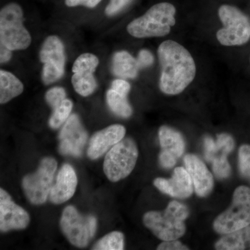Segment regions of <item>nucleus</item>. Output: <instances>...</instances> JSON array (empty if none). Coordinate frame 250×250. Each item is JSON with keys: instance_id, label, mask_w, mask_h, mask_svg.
<instances>
[{"instance_id": "nucleus-1", "label": "nucleus", "mask_w": 250, "mask_h": 250, "mask_svg": "<svg viewBox=\"0 0 250 250\" xmlns=\"http://www.w3.org/2000/svg\"><path fill=\"white\" fill-rule=\"evenodd\" d=\"M158 56L162 68L159 82L161 91L170 95L182 93L196 75L191 54L178 42L168 40L159 45Z\"/></svg>"}, {"instance_id": "nucleus-2", "label": "nucleus", "mask_w": 250, "mask_h": 250, "mask_svg": "<svg viewBox=\"0 0 250 250\" xmlns=\"http://www.w3.org/2000/svg\"><path fill=\"white\" fill-rule=\"evenodd\" d=\"M189 210L184 204L172 201L164 211H149L143 218L145 226L163 241L177 240L187 231L185 221Z\"/></svg>"}, {"instance_id": "nucleus-3", "label": "nucleus", "mask_w": 250, "mask_h": 250, "mask_svg": "<svg viewBox=\"0 0 250 250\" xmlns=\"http://www.w3.org/2000/svg\"><path fill=\"white\" fill-rule=\"evenodd\" d=\"M175 14L173 5L159 3L152 6L143 16L130 22L126 30L130 35L138 39L165 36L175 24Z\"/></svg>"}, {"instance_id": "nucleus-4", "label": "nucleus", "mask_w": 250, "mask_h": 250, "mask_svg": "<svg viewBox=\"0 0 250 250\" xmlns=\"http://www.w3.org/2000/svg\"><path fill=\"white\" fill-rule=\"evenodd\" d=\"M24 13L17 3H9L0 11V42L11 50H23L31 45V37L23 25Z\"/></svg>"}, {"instance_id": "nucleus-5", "label": "nucleus", "mask_w": 250, "mask_h": 250, "mask_svg": "<svg viewBox=\"0 0 250 250\" xmlns=\"http://www.w3.org/2000/svg\"><path fill=\"white\" fill-rule=\"evenodd\" d=\"M250 225V188L237 187L233 194L231 206L218 215L213 223L218 234H228Z\"/></svg>"}, {"instance_id": "nucleus-6", "label": "nucleus", "mask_w": 250, "mask_h": 250, "mask_svg": "<svg viewBox=\"0 0 250 250\" xmlns=\"http://www.w3.org/2000/svg\"><path fill=\"white\" fill-rule=\"evenodd\" d=\"M139 149L134 140L126 138L111 148L104 162V172L112 182L127 177L134 170Z\"/></svg>"}, {"instance_id": "nucleus-7", "label": "nucleus", "mask_w": 250, "mask_h": 250, "mask_svg": "<svg viewBox=\"0 0 250 250\" xmlns=\"http://www.w3.org/2000/svg\"><path fill=\"white\" fill-rule=\"evenodd\" d=\"M223 27L217 32V39L225 46H239L250 39V20L239 9L223 5L218 10Z\"/></svg>"}, {"instance_id": "nucleus-8", "label": "nucleus", "mask_w": 250, "mask_h": 250, "mask_svg": "<svg viewBox=\"0 0 250 250\" xmlns=\"http://www.w3.org/2000/svg\"><path fill=\"white\" fill-rule=\"evenodd\" d=\"M62 233L72 246L85 248L95 236L97 219L93 215H82L73 206H67L60 220Z\"/></svg>"}, {"instance_id": "nucleus-9", "label": "nucleus", "mask_w": 250, "mask_h": 250, "mask_svg": "<svg viewBox=\"0 0 250 250\" xmlns=\"http://www.w3.org/2000/svg\"><path fill=\"white\" fill-rule=\"evenodd\" d=\"M57 162L54 158L45 157L34 173L28 174L22 180L26 197L33 205H41L47 201L52 186Z\"/></svg>"}, {"instance_id": "nucleus-10", "label": "nucleus", "mask_w": 250, "mask_h": 250, "mask_svg": "<svg viewBox=\"0 0 250 250\" xmlns=\"http://www.w3.org/2000/svg\"><path fill=\"white\" fill-rule=\"evenodd\" d=\"M40 59L44 64L42 80L45 84L54 83L62 78L65 67V52L62 41L57 36H48L44 41Z\"/></svg>"}, {"instance_id": "nucleus-11", "label": "nucleus", "mask_w": 250, "mask_h": 250, "mask_svg": "<svg viewBox=\"0 0 250 250\" xmlns=\"http://www.w3.org/2000/svg\"><path fill=\"white\" fill-rule=\"evenodd\" d=\"M99 65V59L93 54H82L74 62L72 83L74 89L83 97L89 96L97 88L93 73Z\"/></svg>"}, {"instance_id": "nucleus-12", "label": "nucleus", "mask_w": 250, "mask_h": 250, "mask_svg": "<svg viewBox=\"0 0 250 250\" xmlns=\"http://www.w3.org/2000/svg\"><path fill=\"white\" fill-rule=\"evenodd\" d=\"M59 139L61 154L74 156L82 155L88 139V134L77 114L69 117L61 130Z\"/></svg>"}, {"instance_id": "nucleus-13", "label": "nucleus", "mask_w": 250, "mask_h": 250, "mask_svg": "<svg viewBox=\"0 0 250 250\" xmlns=\"http://www.w3.org/2000/svg\"><path fill=\"white\" fill-rule=\"evenodd\" d=\"M30 222L27 211L12 200L7 192L0 189V230L7 232L11 230L24 229Z\"/></svg>"}, {"instance_id": "nucleus-14", "label": "nucleus", "mask_w": 250, "mask_h": 250, "mask_svg": "<svg viewBox=\"0 0 250 250\" xmlns=\"http://www.w3.org/2000/svg\"><path fill=\"white\" fill-rule=\"evenodd\" d=\"M154 187L163 193L178 199H187L193 192V183L187 169L177 167L174 169L172 178H156Z\"/></svg>"}, {"instance_id": "nucleus-15", "label": "nucleus", "mask_w": 250, "mask_h": 250, "mask_svg": "<svg viewBox=\"0 0 250 250\" xmlns=\"http://www.w3.org/2000/svg\"><path fill=\"white\" fill-rule=\"evenodd\" d=\"M186 169L191 177L197 195L206 197L210 195L214 187V181L203 161L195 154H189L184 157Z\"/></svg>"}, {"instance_id": "nucleus-16", "label": "nucleus", "mask_w": 250, "mask_h": 250, "mask_svg": "<svg viewBox=\"0 0 250 250\" xmlns=\"http://www.w3.org/2000/svg\"><path fill=\"white\" fill-rule=\"evenodd\" d=\"M126 129L121 125H112L95 133L90 140L88 157L95 160L101 157L110 148L124 139Z\"/></svg>"}, {"instance_id": "nucleus-17", "label": "nucleus", "mask_w": 250, "mask_h": 250, "mask_svg": "<svg viewBox=\"0 0 250 250\" xmlns=\"http://www.w3.org/2000/svg\"><path fill=\"white\" fill-rule=\"evenodd\" d=\"M77 183V174L73 167L69 164H64L59 170L55 184L49 192V200L55 205L67 202L75 194Z\"/></svg>"}, {"instance_id": "nucleus-18", "label": "nucleus", "mask_w": 250, "mask_h": 250, "mask_svg": "<svg viewBox=\"0 0 250 250\" xmlns=\"http://www.w3.org/2000/svg\"><path fill=\"white\" fill-rule=\"evenodd\" d=\"M206 160L213 163L218 160L228 159V156L235 147V141L232 136L228 134H220L217 136V141L207 136L204 140Z\"/></svg>"}, {"instance_id": "nucleus-19", "label": "nucleus", "mask_w": 250, "mask_h": 250, "mask_svg": "<svg viewBox=\"0 0 250 250\" xmlns=\"http://www.w3.org/2000/svg\"><path fill=\"white\" fill-rule=\"evenodd\" d=\"M159 143L161 152L172 154L179 159L185 150V141L182 135L177 130L167 126H161L159 130Z\"/></svg>"}, {"instance_id": "nucleus-20", "label": "nucleus", "mask_w": 250, "mask_h": 250, "mask_svg": "<svg viewBox=\"0 0 250 250\" xmlns=\"http://www.w3.org/2000/svg\"><path fill=\"white\" fill-rule=\"evenodd\" d=\"M218 250H250V225L220 238L215 245Z\"/></svg>"}, {"instance_id": "nucleus-21", "label": "nucleus", "mask_w": 250, "mask_h": 250, "mask_svg": "<svg viewBox=\"0 0 250 250\" xmlns=\"http://www.w3.org/2000/svg\"><path fill=\"white\" fill-rule=\"evenodd\" d=\"M139 69L137 60L126 51L116 52L113 56L112 70L116 76L134 79L137 76Z\"/></svg>"}, {"instance_id": "nucleus-22", "label": "nucleus", "mask_w": 250, "mask_h": 250, "mask_svg": "<svg viewBox=\"0 0 250 250\" xmlns=\"http://www.w3.org/2000/svg\"><path fill=\"white\" fill-rule=\"evenodd\" d=\"M24 85L14 74L6 70L0 71V103L4 104L22 94Z\"/></svg>"}, {"instance_id": "nucleus-23", "label": "nucleus", "mask_w": 250, "mask_h": 250, "mask_svg": "<svg viewBox=\"0 0 250 250\" xmlns=\"http://www.w3.org/2000/svg\"><path fill=\"white\" fill-rule=\"evenodd\" d=\"M106 100L110 109L117 116L127 118L132 115V108L128 103L126 96L118 93L111 88L108 90L106 94Z\"/></svg>"}, {"instance_id": "nucleus-24", "label": "nucleus", "mask_w": 250, "mask_h": 250, "mask_svg": "<svg viewBox=\"0 0 250 250\" xmlns=\"http://www.w3.org/2000/svg\"><path fill=\"white\" fill-rule=\"evenodd\" d=\"M125 247V236L120 231H113L102 238L95 243L94 250H123Z\"/></svg>"}, {"instance_id": "nucleus-25", "label": "nucleus", "mask_w": 250, "mask_h": 250, "mask_svg": "<svg viewBox=\"0 0 250 250\" xmlns=\"http://www.w3.org/2000/svg\"><path fill=\"white\" fill-rule=\"evenodd\" d=\"M73 107L71 100L65 99L60 106L53 110V113L49 118V125L52 129H58L66 122L70 117Z\"/></svg>"}, {"instance_id": "nucleus-26", "label": "nucleus", "mask_w": 250, "mask_h": 250, "mask_svg": "<svg viewBox=\"0 0 250 250\" xmlns=\"http://www.w3.org/2000/svg\"><path fill=\"white\" fill-rule=\"evenodd\" d=\"M238 170L241 177L250 184V145L244 144L239 148Z\"/></svg>"}, {"instance_id": "nucleus-27", "label": "nucleus", "mask_w": 250, "mask_h": 250, "mask_svg": "<svg viewBox=\"0 0 250 250\" xmlns=\"http://www.w3.org/2000/svg\"><path fill=\"white\" fill-rule=\"evenodd\" d=\"M65 98L66 93L62 87H54L49 89L45 95L46 101L53 110L60 106L66 99Z\"/></svg>"}, {"instance_id": "nucleus-28", "label": "nucleus", "mask_w": 250, "mask_h": 250, "mask_svg": "<svg viewBox=\"0 0 250 250\" xmlns=\"http://www.w3.org/2000/svg\"><path fill=\"white\" fill-rule=\"evenodd\" d=\"M213 164V171L218 179L228 178L231 173V167L228 160L215 161Z\"/></svg>"}, {"instance_id": "nucleus-29", "label": "nucleus", "mask_w": 250, "mask_h": 250, "mask_svg": "<svg viewBox=\"0 0 250 250\" xmlns=\"http://www.w3.org/2000/svg\"><path fill=\"white\" fill-rule=\"evenodd\" d=\"M131 1V0H111L105 9V14L108 16H114L123 11Z\"/></svg>"}, {"instance_id": "nucleus-30", "label": "nucleus", "mask_w": 250, "mask_h": 250, "mask_svg": "<svg viewBox=\"0 0 250 250\" xmlns=\"http://www.w3.org/2000/svg\"><path fill=\"white\" fill-rule=\"evenodd\" d=\"M154 62V57L152 54L147 49L140 51L138 57L137 62L139 68H145L150 66Z\"/></svg>"}, {"instance_id": "nucleus-31", "label": "nucleus", "mask_w": 250, "mask_h": 250, "mask_svg": "<svg viewBox=\"0 0 250 250\" xmlns=\"http://www.w3.org/2000/svg\"><path fill=\"white\" fill-rule=\"evenodd\" d=\"M158 250H188L189 248L181 243L180 241H164L157 247Z\"/></svg>"}, {"instance_id": "nucleus-32", "label": "nucleus", "mask_w": 250, "mask_h": 250, "mask_svg": "<svg viewBox=\"0 0 250 250\" xmlns=\"http://www.w3.org/2000/svg\"><path fill=\"white\" fill-rule=\"evenodd\" d=\"M159 164L163 168L170 169L175 166L177 159L168 153L161 152L159 157Z\"/></svg>"}, {"instance_id": "nucleus-33", "label": "nucleus", "mask_w": 250, "mask_h": 250, "mask_svg": "<svg viewBox=\"0 0 250 250\" xmlns=\"http://www.w3.org/2000/svg\"><path fill=\"white\" fill-rule=\"evenodd\" d=\"M111 88L121 95L126 96L131 89L129 82L124 80H116L112 83Z\"/></svg>"}, {"instance_id": "nucleus-34", "label": "nucleus", "mask_w": 250, "mask_h": 250, "mask_svg": "<svg viewBox=\"0 0 250 250\" xmlns=\"http://www.w3.org/2000/svg\"><path fill=\"white\" fill-rule=\"evenodd\" d=\"M102 0H65V3L69 7L83 6L88 8H94L100 4Z\"/></svg>"}, {"instance_id": "nucleus-35", "label": "nucleus", "mask_w": 250, "mask_h": 250, "mask_svg": "<svg viewBox=\"0 0 250 250\" xmlns=\"http://www.w3.org/2000/svg\"><path fill=\"white\" fill-rule=\"evenodd\" d=\"M12 57V50L1 44L0 47V62L1 63L9 62Z\"/></svg>"}]
</instances>
